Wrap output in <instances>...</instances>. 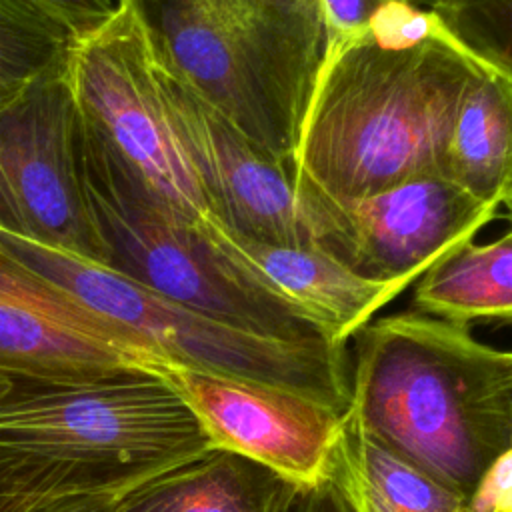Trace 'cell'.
<instances>
[{
	"mask_svg": "<svg viewBox=\"0 0 512 512\" xmlns=\"http://www.w3.org/2000/svg\"><path fill=\"white\" fill-rule=\"evenodd\" d=\"M396 2H402V4H408L412 8H418V10H424V12H436L444 0H396Z\"/></svg>",
	"mask_w": 512,
	"mask_h": 512,
	"instance_id": "cell-26",
	"label": "cell"
},
{
	"mask_svg": "<svg viewBox=\"0 0 512 512\" xmlns=\"http://www.w3.org/2000/svg\"><path fill=\"white\" fill-rule=\"evenodd\" d=\"M74 32L32 0H0V86L20 90L64 60Z\"/></svg>",
	"mask_w": 512,
	"mask_h": 512,
	"instance_id": "cell-18",
	"label": "cell"
},
{
	"mask_svg": "<svg viewBox=\"0 0 512 512\" xmlns=\"http://www.w3.org/2000/svg\"><path fill=\"white\" fill-rule=\"evenodd\" d=\"M208 450L198 418L152 372L14 382L0 398V496L120 498Z\"/></svg>",
	"mask_w": 512,
	"mask_h": 512,
	"instance_id": "cell-2",
	"label": "cell"
},
{
	"mask_svg": "<svg viewBox=\"0 0 512 512\" xmlns=\"http://www.w3.org/2000/svg\"><path fill=\"white\" fill-rule=\"evenodd\" d=\"M12 386H14V380H10V378H6V376L0 374V398L6 396V394L12 390Z\"/></svg>",
	"mask_w": 512,
	"mask_h": 512,
	"instance_id": "cell-27",
	"label": "cell"
},
{
	"mask_svg": "<svg viewBox=\"0 0 512 512\" xmlns=\"http://www.w3.org/2000/svg\"><path fill=\"white\" fill-rule=\"evenodd\" d=\"M352 342L348 414L470 498L508 446L492 380L498 348L416 310L372 320Z\"/></svg>",
	"mask_w": 512,
	"mask_h": 512,
	"instance_id": "cell-3",
	"label": "cell"
},
{
	"mask_svg": "<svg viewBox=\"0 0 512 512\" xmlns=\"http://www.w3.org/2000/svg\"><path fill=\"white\" fill-rule=\"evenodd\" d=\"M480 68L432 12L396 2L368 32L328 50L294 154L300 186L350 206L444 176L458 108Z\"/></svg>",
	"mask_w": 512,
	"mask_h": 512,
	"instance_id": "cell-1",
	"label": "cell"
},
{
	"mask_svg": "<svg viewBox=\"0 0 512 512\" xmlns=\"http://www.w3.org/2000/svg\"><path fill=\"white\" fill-rule=\"evenodd\" d=\"M162 354L134 332L0 250V374L14 382H80L156 372Z\"/></svg>",
	"mask_w": 512,
	"mask_h": 512,
	"instance_id": "cell-11",
	"label": "cell"
},
{
	"mask_svg": "<svg viewBox=\"0 0 512 512\" xmlns=\"http://www.w3.org/2000/svg\"><path fill=\"white\" fill-rule=\"evenodd\" d=\"M64 68L80 116L158 204L196 230L216 220L164 112L152 46L128 0L98 26L74 34Z\"/></svg>",
	"mask_w": 512,
	"mask_h": 512,
	"instance_id": "cell-7",
	"label": "cell"
},
{
	"mask_svg": "<svg viewBox=\"0 0 512 512\" xmlns=\"http://www.w3.org/2000/svg\"><path fill=\"white\" fill-rule=\"evenodd\" d=\"M14 92H18V90H14ZM14 92H12V90H6V88H2V86H0V104H2L6 98H10Z\"/></svg>",
	"mask_w": 512,
	"mask_h": 512,
	"instance_id": "cell-28",
	"label": "cell"
},
{
	"mask_svg": "<svg viewBox=\"0 0 512 512\" xmlns=\"http://www.w3.org/2000/svg\"><path fill=\"white\" fill-rule=\"evenodd\" d=\"M56 18H60L74 34L86 32L104 22L118 6V0H32Z\"/></svg>",
	"mask_w": 512,
	"mask_h": 512,
	"instance_id": "cell-22",
	"label": "cell"
},
{
	"mask_svg": "<svg viewBox=\"0 0 512 512\" xmlns=\"http://www.w3.org/2000/svg\"><path fill=\"white\" fill-rule=\"evenodd\" d=\"M152 46V44H150ZM164 112L216 218L230 230L284 246H316L314 200L282 162L210 106L152 48Z\"/></svg>",
	"mask_w": 512,
	"mask_h": 512,
	"instance_id": "cell-9",
	"label": "cell"
},
{
	"mask_svg": "<svg viewBox=\"0 0 512 512\" xmlns=\"http://www.w3.org/2000/svg\"><path fill=\"white\" fill-rule=\"evenodd\" d=\"M396 0H320L328 30V50L368 32Z\"/></svg>",
	"mask_w": 512,
	"mask_h": 512,
	"instance_id": "cell-21",
	"label": "cell"
},
{
	"mask_svg": "<svg viewBox=\"0 0 512 512\" xmlns=\"http://www.w3.org/2000/svg\"><path fill=\"white\" fill-rule=\"evenodd\" d=\"M0 250L58 284L100 316L134 332L166 360L270 382L346 414L352 402L348 346L256 336L194 312L114 268L0 226Z\"/></svg>",
	"mask_w": 512,
	"mask_h": 512,
	"instance_id": "cell-6",
	"label": "cell"
},
{
	"mask_svg": "<svg viewBox=\"0 0 512 512\" xmlns=\"http://www.w3.org/2000/svg\"><path fill=\"white\" fill-rule=\"evenodd\" d=\"M290 512H356L346 490L332 470L316 484L302 488Z\"/></svg>",
	"mask_w": 512,
	"mask_h": 512,
	"instance_id": "cell-23",
	"label": "cell"
},
{
	"mask_svg": "<svg viewBox=\"0 0 512 512\" xmlns=\"http://www.w3.org/2000/svg\"><path fill=\"white\" fill-rule=\"evenodd\" d=\"M330 470L356 512H464L468 498L344 414Z\"/></svg>",
	"mask_w": 512,
	"mask_h": 512,
	"instance_id": "cell-16",
	"label": "cell"
},
{
	"mask_svg": "<svg viewBox=\"0 0 512 512\" xmlns=\"http://www.w3.org/2000/svg\"><path fill=\"white\" fill-rule=\"evenodd\" d=\"M148 40L210 106L292 162L326 62L320 0H128Z\"/></svg>",
	"mask_w": 512,
	"mask_h": 512,
	"instance_id": "cell-4",
	"label": "cell"
},
{
	"mask_svg": "<svg viewBox=\"0 0 512 512\" xmlns=\"http://www.w3.org/2000/svg\"><path fill=\"white\" fill-rule=\"evenodd\" d=\"M504 208L508 210V218H510V222H512V190H510V194H508V198H506Z\"/></svg>",
	"mask_w": 512,
	"mask_h": 512,
	"instance_id": "cell-29",
	"label": "cell"
},
{
	"mask_svg": "<svg viewBox=\"0 0 512 512\" xmlns=\"http://www.w3.org/2000/svg\"><path fill=\"white\" fill-rule=\"evenodd\" d=\"M314 198L316 246L398 294L500 216L444 176L414 178L350 206Z\"/></svg>",
	"mask_w": 512,
	"mask_h": 512,
	"instance_id": "cell-10",
	"label": "cell"
},
{
	"mask_svg": "<svg viewBox=\"0 0 512 512\" xmlns=\"http://www.w3.org/2000/svg\"><path fill=\"white\" fill-rule=\"evenodd\" d=\"M492 380L508 446L488 468L464 512H512V350L496 352Z\"/></svg>",
	"mask_w": 512,
	"mask_h": 512,
	"instance_id": "cell-20",
	"label": "cell"
},
{
	"mask_svg": "<svg viewBox=\"0 0 512 512\" xmlns=\"http://www.w3.org/2000/svg\"><path fill=\"white\" fill-rule=\"evenodd\" d=\"M64 60L0 104V226L106 264L82 188L80 112Z\"/></svg>",
	"mask_w": 512,
	"mask_h": 512,
	"instance_id": "cell-8",
	"label": "cell"
},
{
	"mask_svg": "<svg viewBox=\"0 0 512 512\" xmlns=\"http://www.w3.org/2000/svg\"><path fill=\"white\" fill-rule=\"evenodd\" d=\"M118 498L112 496H82V498H60L38 504L30 512H110Z\"/></svg>",
	"mask_w": 512,
	"mask_h": 512,
	"instance_id": "cell-24",
	"label": "cell"
},
{
	"mask_svg": "<svg viewBox=\"0 0 512 512\" xmlns=\"http://www.w3.org/2000/svg\"><path fill=\"white\" fill-rule=\"evenodd\" d=\"M200 234L230 268L298 310L338 346H348L380 308L400 296L392 286L358 276L318 246L262 242L230 230L218 218Z\"/></svg>",
	"mask_w": 512,
	"mask_h": 512,
	"instance_id": "cell-13",
	"label": "cell"
},
{
	"mask_svg": "<svg viewBox=\"0 0 512 512\" xmlns=\"http://www.w3.org/2000/svg\"><path fill=\"white\" fill-rule=\"evenodd\" d=\"M80 170L106 266L226 326L282 342L334 344L298 310L230 268L200 230L162 208L82 116Z\"/></svg>",
	"mask_w": 512,
	"mask_h": 512,
	"instance_id": "cell-5",
	"label": "cell"
},
{
	"mask_svg": "<svg viewBox=\"0 0 512 512\" xmlns=\"http://www.w3.org/2000/svg\"><path fill=\"white\" fill-rule=\"evenodd\" d=\"M432 14L476 60L512 78V0H444Z\"/></svg>",
	"mask_w": 512,
	"mask_h": 512,
	"instance_id": "cell-19",
	"label": "cell"
},
{
	"mask_svg": "<svg viewBox=\"0 0 512 512\" xmlns=\"http://www.w3.org/2000/svg\"><path fill=\"white\" fill-rule=\"evenodd\" d=\"M44 502H50V500H26V498L0 496V512H30L32 508Z\"/></svg>",
	"mask_w": 512,
	"mask_h": 512,
	"instance_id": "cell-25",
	"label": "cell"
},
{
	"mask_svg": "<svg viewBox=\"0 0 512 512\" xmlns=\"http://www.w3.org/2000/svg\"><path fill=\"white\" fill-rule=\"evenodd\" d=\"M298 492L266 466L212 448L126 492L110 512H290Z\"/></svg>",
	"mask_w": 512,
	"mask_h": 512,
	"instance_id": "cell-14",
	"label": "cell"
},
{
	"mask_svg": "<svg viewBox=\"0 0 512 512\" xmlns=\"http://www.w3.org/2000/svg\"><path fill=\"white\" fill-rule=\"evenodd\" d=\"M118 2H120V0H118Z\"/></svg>",
	"mask_w": 512,
	"mask_h": 512,
	"instance_id": "cell-30",
	"label": "cell"
},
{
	"mask_svg": "<svg viewBox=\"0 0 512 512\" xmlns=\"http://www.w3.org/2000/svg\"><path fill=\"white\" fill-rule=\"evenodd\" d=\"M414 310L470 326L512 324V222L496 240H474L432 264L414 284Z\"/></svg>",
	"mask_w": 512,
	"mask_h": 512,
	"instance_id": "cell-17",
	"label": "cell"
},
{
	"mask_svg": "<svg viewBox=\"0 0 512 512\" xmlns=\"http://www.w3.org/2000/svg\"><path fill=\"white\" fill-rule=\"evenodd\" d=\"M444 178L496 210L512 190V78L484 62L460 102Z\"/></svg>",
	"mask_w": 512,
	"mask_h": 512,
	"instance_id": "cell-15",
	"label": "cell"
},
{
	"mask_svg": "<svg viewBox=\"0 0 512 512\" xmlns=\"http://www.w3.org/2000/svg\"><path fill=\"white\" fill-rule=\"evenodd\" d=\"M154 374L192 410L212 448L258 462L300 490L328 474L344 420L332 406L270 382L174 362Z\"/></svg>",
	"mask_w": 512,
	"mask_h": 512,
	"instance_id": "cell-12",
	"label": "cell"
}]
</instances>
